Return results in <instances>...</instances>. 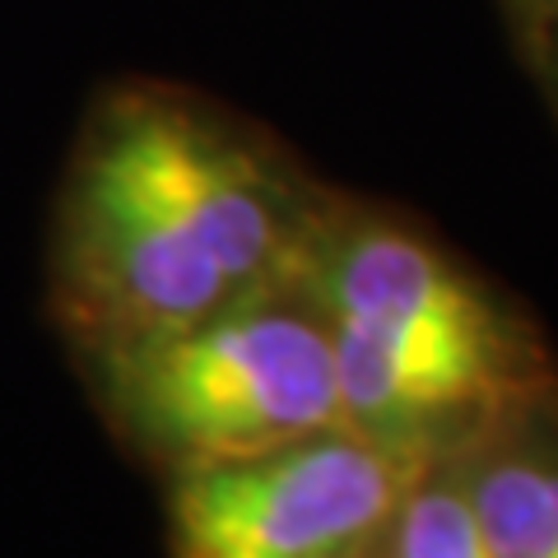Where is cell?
I'll return each instance as SVG.
<instances>
[{"label": "cell", "instance_id": "cell-8", "mask_svg": "<svg viewBox=\"0 0 558 558\" xmlns=\"http://www.w3.org/2000/svg\"><path fill=\"white\" fill-rule=\"evenodd\" d=\"M535 65H539V75H545L549 94H554V102H558V43H549L545 51H535Z\"/></svg>", "mask_w": 558, "mask_h": 558}, {"label": "cell", "instance_id": "cell-5", "mask_svg": "<svg viewBox=\"0 0 558 558\" xmlns=\"http://www.w3.org/2000/svg\"><path fill=\"white\" fill-rule=\"evenodd\" d=\"M457 480L494 558H558V457L498 447Z\"/></svg>", "mask_w": 558, "mask_h": 558}, {"label": "cell", "instance_id": "cell-6", "mask_svg": "<svg viewBox=\"0 0 558 558\" xmlns=\"http://www.w3.org/2000/svg\"><path fill=\"white\" fill-rule=\"evenodd\" d=\"M387 558H494L457 475L428 480L424 470L410 484L387 526Z\"/></svg>", "mask_w": 558, "mask_h": 558}, {"label": "cell", "instance_id": "cell-9", "mask_svg": "<svg viewBox=\"0 0 558 558\" xmlns=\"http://www.w3.org/2000/svg\"><path fill=\"white\" fill-rule=\"evenodd\" d=\"M330 558H368V549H354V554H330Z\"/></svg>", "mask_w": 558, "mask_h": 558}, {"label": "cell", "instance_id": "cell-1", "mask_svg": "<svg viewBox=\"0 0 558 558\" xmlns=\"http://www.w3.org/2000/svg\"><path fill=\"white\" fill-rule=\"evenodd\" d=\"M326 196L223 102L117 80L89 102L57 186L51 317L89 359L289 289Z\"/></svg>", "mask_w": 558, "mask_h": 558}, {"label": "cell", "instance_id": "cell-7", "mask_svg": "<svg viewBox=\"0 0 558 558\" xmlns=\"http://www.w3.org/2000/svg\"><path fill=\"white\" fill-rule=\"evenodd\" d=\"M502 5H508L512 24H517L531 57L545 51L549 43H558V0H502Z\"/></svg>", "mask_w": 558, "mask_h": 558}, {"label": "cell", "instance_id": "cell-3", "mask_svg": "<svg viewBox=\"0 0 558 558\" xmlns=\"http://www.w3.org/2000/svg\"><path fill=\"white\" fill-rule=\"evenodd\" d=\"M84 363L112 428L168 475L344 424L326 322L299 284Z\"/></svg>", "mask_w": 558, "mask_h": 558}, {"label": "cell", "instance_id": "cell-2", "mask_svg": "<svg viewBox=\"0 0 558 558\" xmlns=\"http://www.w3.org/2000/svg\"><path fill=\"white\" fill-rule=\"evenodd\" d=\"M293 284L326 322L344 424L418 461L535 377L494 289L387 209L326 196Z\"/></svg>", "mask_w": 558, "mask_h": 558}, {"label": "cell", "instance_id": "cell-4", "mask_svg": "<svg viewBox=\"0 0 558 558\" xmlns=\"http://www.w3.org/2000/svg\"><path fill=\"white\" fill-rule=\"evenodd\" d=\"M428 470L359 428L168 475V558H330L387 535L400 498Z\"/></svg>", "mask_w": 558, "mask_h": 558}]
</instances>
